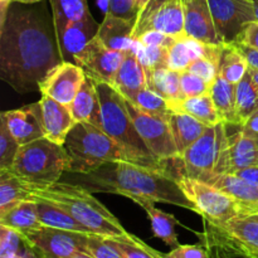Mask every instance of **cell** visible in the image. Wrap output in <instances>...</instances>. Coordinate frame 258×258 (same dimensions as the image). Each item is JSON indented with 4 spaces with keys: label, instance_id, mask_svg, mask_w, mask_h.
Returning <instances> with one entry per match:
<instances>
[{
    "label": "cell",
    "instance_id": "obj_1",
    "mask_svg": "<svg viewBox=\"0 0 258 258\" xmlns=\"http://www.w3.org/2000/svg\"><path fill=\"white\" fill-rule=\"evenodd\" d=\"M62 62L47 25L34 10L10 5L0 24V77L18 93L39 91L45 76Z\"/></svg>",
    "mask_w": 258,
    "mask_h": 258
},
{
    "label": "cell",
    "instance_id": "obj_2",
    "mask_svg": "<svg viewBox=\"0 0 258 258\" xmlns=\"http://www.w3.org/2000/svg\"><path fill=\"white\" fill-rule=\"evenodd\" d=\"M71 174L70 183L83 186L91 193L118 194L134 202L150 201L181 207L198 213L193 202L168 170L148 168L126 160L112 161L86 174Z\"/></svg>",
    "mask_w": 258,
    "mask_h": 258
},
{
    "label": "cell",
    "instance_id": "obj_3",
    "mask_svg": "<svg viewBox=\"0 0 258 258\" xmlns=\"http://www.w3.org/2000/svg\"><path fill=\"white\" fill-rule=\"evenodd\" d=\"M30 189L34 198L50 202L64 209L76 221L96 236L103 238L127 237L128 233L121 222L92 196L90 190L70 181H58L42 189Z\"/></svg>",
    "mask_w": 258,
    "mask_h": 258
},
{
    "label": "cell",
    "instance_id": "obj_4",
    "mask_svg": "<svg viewBox=\"0 0 258 258\" xmlns=\"http://www.w3.org/2000/svg\"><path fill=\"white\" fill-rule=\"evenodd\" d=\"M101 102V128L122 149L126 160L148 168L168 170L141 139L127 110L126 98L115 86L95 81Z\"/></svg>",
    "mask_w": 258,
    "mask_h": 258
},
{
    "label": "cell",
    "instance_id": "obj_5",
    "mask_svg": "<svg viewBox=\"0 0 258 258\" xmlns=\"http://www.w3.org/2000/svg\"><path fill=\"white\" fill-rule=\"evenodd\" d=\"M70 161L64 145L43 138L20 146L9 170L29 188L42 189L58 183L68 171Z\"/></svg>",
    "mask_w": 258,
    "mask_h": 258
},
{
    "label": "cell",
    "instance_id": "obj_6",
    "mask_svg": "<svg viewBox=\"0 0 258 258\" xmlns=\"http://www.w3.org/2000/svg\"><path fill=\"white\" fill-rule=\"evenodd\" d=\"M64 148L71 160L67 173L86 174L107 163L126 160L117 143L102 128L88 122H77L73 126Z\"/></svg>",
    "mask_w": 258,
    "mask_h": 258
},
{
    "label": "cell",
    "instance_id": "obj_7",
    "mask_svg": "<svg viewBox=\"0 0 258 258\" xmlns=\"http://www.w3.org/2000/svg\"><path fill=\"white\" fill-rule=\"evenodd\" d=\"M175 179L184 194L197 207L198 214L213 228H222L233 218L241 217V209L237 202L221 189L189 178L181 171H179Z\"/></svg>",
    "mask_w": 258,
    "mask_h": 258
},
{
    "label": "cell",
    "instance_id": "obj_8",
    "mask_svg": "<svg viewBox=\"0 0 258 258\" xmlns=\"http://www.w3.org/2000/svg\"><path fill=\"white\" fill-rule=\"evenodd\" d=\"M127 110L138 128L141 139L160 163L165 164L169 160H178L179 156L168 118L149 115L139 110L130 101L126 100Z\"/></svg>",
    "mask_w": 258,
    "mask_h": 258
},
{
    "label": "cell",
    "instance_id": "obj_9",
    "mask_svg": "<svg viewBox=\"0 0 258 258\" xmlns=\"http://www.w3.org/2000/svg\"><path fill=\"white\" fill-rule=\"evenodd\" d=\"M90 236L43 226L24 237L38 258H67L77 253H87Z\"/></svg>",
    "mask_w": 258,
    "mask_h": 258
},
{
    "label": "cell",
    "instance_id": "obj_10",
    "mask_svg": "<svg viewBox=\"0 0 258 258\" xmlns=\"http://www.w3.org/2000/svg\"><path fill=\"white\" fill-rule=\"evenodd\" d=\"M146 32H161L174 37L185 34L183 0H149L139 12L134 39Z\"/></svg>",
    "mask_w": 258,
    "mask_h": 258
},
{
    "label": "cell",
    "instance_id": "obj_11",
    "mask_svg": "<svg viewBox=\"0 0 258 258\" xmlns=\"http://www.w3.org/2000/svg\"><path fill=\"white\" fill-rule=\"evenodd\" d=\"M218 159L216 126H208L203 135L180 155L183 173L186 176L207 184L216 180V165Z\"/></svg>",
    "mask_w": 258,
    "mask_h": 258
},
{
    "label": "cell",
    "instance_id": "obj_12",
    "mask_svg": "<svg viewBox=\"0 0 258 258\" xmlns=\"http://www.w3.org/2000/svg\"><path fill=\"white\" fill-rule=\"evenodd\" d=\"M216 29L224 44L233 43L244 25L256 20L253 0H208Z\"/></svg>",
    "mask_w": 258,
    "mask_h": 258
},
{
    "label": "cell",
    "instance_id": "obj_13",
    "mask_svg": "<svg viewBox=\"0 0 258 258\" xmlns=\"http://www.w3.org/2000/svg\"><path fill=\"white\" fill-rule=\"evenodd\" d=\"M125 53L107 48L96 35L76 57L75 63L95 81L113 85L116 73L125 58Z\"/></svg>",
    "mask_w": 258,
    "mask_h": 258
},
{
    "label": "cell",
    "instance_id": "obj_14",
    "mask_svg": "<svg viewBox=\"0 0 258 258\" xmlns=\"http://www.w3.org/2000/svg\"><path fill=\"white\" fill-rule=\"evenodd\" d=\"M86 78V73L78 64L62 62L55 66L39 85L42 96H48L63 105L70 106Z\"/></svg>",
    "mask_w": 258,
    "mask_h": 258
},
{
    "label": "cell",
    "instance_id": "obj_15",
    "mask_svg": "<svg viewBox=\"0 0 258 258\" xmlns=\"http://www.w3.org/2000/svg\"><path fill=\"white\" fill-rule=\"evenodd\" d=\"M0 120L22 146L45 138L39 101L22 108L3 111Z\"/></svg>",
    "mask_w": 258,
    "mask_h": 258
},
{
    "label": "cell",
    "instance_id": "obj_16",
    "mask_svg": "<svg viewBox=\"0 0 258 258\" xmlns=\"http://www.w3.org/2000/svg\"><path fill=\"white\" fill-rule=\"evenodd\" d=\"M184 33L206 44H224L216 29L208 0H183Z\"/></svg>",
    "mask_w": 258,
    "mask_h": 258
},
{
    "label": "cell",
    "instance_id": "obj_17",
    "mask_svg": "<svg viewBox=\"0 0 258 258\" xmlns=\"http://www.w3.org/2000/svg\"><path fill=\"white\" fill-rule=\"evenodd\" d=\"M98 29L100 24L91 13L83 19L68 24L66 29L55 37L62 60L75 63L76 57L97 35Z\"/></svg>",
    "mask_w": 258,
    "mask_h": 258
},
{
    "label": "cell",
    "instance_id": "obj_18",
    "mask_svg": "<svg viewBox=\"0 0 258 258\" xmlns=\"http://www.w3.org/2000/svg\"><path fill=\"white\" fill-rule=\"evenodd\" d=\"M39 103L42 108L45 138L58 145H64L68 134L77 123L73 117L71 107L48 96H42Z\"/></svg>",
    "mask_w": 258,
    "mask_h": 258
},
{
    "label": "cell",
    "instance_id": "obj_19",
    "mask_svg": "<svg viewBox=\"0 0 258 258\" xmlns=\"http://www.w3.org/2000/svg\"><path fill=\"white\" fill-rule=\"evenodd\" d=\"M227 237L239 251L248 258H258V218L256 216L237 217L222 228Z\"/></svg>",
    "mask_w": 258,
    "mask_h": 258
},
{
    "label": "cell",
    "instance_id": "obj_20",
    "mask_svg": "<svg viewBox=\"0 0 258 258\" xmlns=\"http://www.w3.org/2000/svg\"><path fill=\"white\" fill-rule=\"evenodd\" d=\"M231 196L241 209V217L258 216V186L246 183L234 174L218 175L213 184Z\"/></svg>",
    "mask_w": 258,
    "mask_h": 258
},
{
    "label": "cell",
    "instance_id": "obj_21",
    "mask_svg": "<svg viewBox=\"0 0 258 258\" xmlns=\"http://www.w3.org/2000/svg\"><path fill=\"white\" fill-rule=\"evenodd\" d=\"M136 20L123 19L115 15L106 14L103 22L100 24L97 37L107 48L113 50L126 52L133 49L135 40L134 29Z\"/></svg>",
    "mask_w": 258,
    "mask_h": 258
},
{
    "label": "cell",
    "instance_id": "obj_22",
    "mask_svg": "<svg viewBox=\"0 0 258 258\" xmlns=\"http://www.w3.org/2000/svg\"><path fill=\"white\" fill-rule=\"evenodd\" d=\"M72 115L77 122H88L101 128V102L93 78L86 75L73 102L70 105Z\"/></svg>",
    "mask_w": 258,
    "mask_h": 258
},
{
    "label": "cell",
    "instance_id": "obj_23",
    "mask_svg": "<svg viewBox=\"0 0 258 258\" xmlns=\"http://www.w3.org/2000/svg\"><path fill=\"white\" fill-rule=\"evenodd\" d=\"M126 100H131L136 92L148 87L145 68L143 67L135 50H126L122 64L116 73L113 85Z\"/></svg>",
    "mask_w": 258,
    "mask_h": 258
},
{
    "label": "cell",
    "instance_id": "obj_24",
    "mask_svg": "<svg viewBox=\"0 0 258 258\" xmlns=\"http://www.w3.org/2000/svg\"><path fill=\"white\" fill-rule=\"evenodd\" d=\"M168 122L178 149L179 156L186 150L190 145H193L199 138L204 134L208 126L198 121L189 113L180 112V111L171 110L168 116Z\"/></svg>",
    "mask_w": 258,
    "mask_h": 258
},
{
    "label": "cell",
    "instance_id": "obj_25",
    "mask_svg": "<svg viewBox=\"0 0 258 258\" xmlns=\"http://www.w3.org/2000/svg\"><path fill=\"white\" fill-rule=\"evenodd\" d=\"M229 154H231V173L258 165V145L253 134L247 133L239 126L238 130L229 136Z\"/></svg>",
    "mask_w": 258,
    "mask_h": 258
},
{
    "label": "cell",
    "instance_id": "obj_26",
    "mask_svg": "<svg viewBox=\"0 0 258 258\" xmlns=\"http://www.w3.org/2000/svg\"><path fill=\"white\" fill-rule=\"evenodd\" d=\"M0 224L19 232L23 236H27L30 232L42 228L43 224L39 219L37 201L34 197L22 202L18 206L13 207L7 213L2 214Z\"/></svg>",
    "mask_w": 258,
    "mask_h": 258
},
{
    "label": "cell",
    "instance_id": "obj_27",
    "mask_svg": "<svg viewBox=\"0 0 258 258\" xmlns=\"http://www.w3.org/2000/svg\"><path fill=\"white\" fill-rule=\"evenodd\" d=\"M209 95L219 113V117L227 125L241 126L236 110V85L218 75L209 88Z\"/></svg>",
    "mask_w": 258,
    "mask_h": 258
},
{
    "label": "cell",
    "instance_id": "obj_28",
    "mask_svg": "<svg viewBox=\"0 0 258 258\" xmlns=\"http://www.w3.org/2000/svg\"><path fill=\"white\" fill-rule=\"evenodd\" d=\"M139 206L146 212L149 221L151 223L154 237L161 239L166 246L175 248L179 246L178 233H176V226L179 221L170 213L160 211L154 206V202L140 201L138 202Z\"/></svg>",
    "mask_w": 258,
    "mask_h": 258
},
{
    "label": "cell",
    "instance_id": "obj_29",
    "mask_svg": "<svg viewBox=\"0 0 258 258\" xmlns=\"http://www.w3.org/2000/svg\"><path fill=\"white\" fill-rule=\"evenodd\" d=\"M168 103L173 111L189 113L207 126H216L222 121L209 92L196 96V97H189L185 100H178Z\"/></svg>",
    "mask_w": 258,
    "mask_h": 258
},
{
    "label": "cell",
    "instance_id": "obj_30",
    "mask_svg": "<svg viewBox=\"0 0 258 258\" xmlns=\"http://www.w3.org/2000/svg\"><path fill=\"white\" fill-rule=\"evenodd\" d=\"M32 198L29 186L24 181L10 170H0V216Z\"/></svg>",
    "mask_w": 258,
    "mask_h": 258
},
{
    "label": "cell",
    "instance_id": "obj_31",
    "mask_svg": "<svg viewBox=\"0 0 258 258\" xmlns=\"http://www.w3.org/2000/svg\"><path fill=\"white\" fill-rule=\"evenodd\" d=\"M37 201L38 214L39 219L44 227H50V228L64 229V231L81 232V233L92 234L83 224L76 221L70 213L62 209L60 207L50 203V202L43 201V199L34 198Z\"/></svg>",
    "mask_w": 258,
    "mask_h": 258
},
{
    "label": "cell",
    "instance_id": "obj_32",
    "mask_svg": "<svg viewBox=\"0 0 258 258\" xmlns=\"http://www.w3.org/2000/svg\"><path fill=\"white\" fill-rule=\"evenodd\" d=\"M148 87L165 98L168 102L179 100L180 95V72L170 68L145 70Z\"/></svg>",
    "mask_w": 258,
    "mask_h": 258
},
{
    "label": "cell",
    "instance_id": "obj_33",
    "mask_svg": "<svg viewBox=\"0 0 258 258\" xmlns=\"http://www.w3.org/2000/svg\"><path fill=\"white\" fill-rule=\"evenodd\" d=\"M55 37L66 29L68 24L83 19L90 14L87 0H50Z\"/></svg>",
    "mask_w": 258,
    "mask_h": 258
},
{
    "label": "cell",
    "instance_id": "obj_34",
    "mask_svg": "<svg viewBox=\"0 0 258 258\" xmlns=\"http://www.w3.org/2000/svg\"><path fill=\"white\" fill-rule=\"evenodd\" d=\"M236 110L241 125L258 111V87L249 72L236 85Z\"/></svg>",
    "mask_w": 258,
    "mask_h": 258
},
{
    "label": "cell",
    "instance_id": "obj_35",
    "mask_svg": "<svg viewBox=\"0 0 258 258\" xmlns=\"http://www.w3.org/2000/svg\"><path fill=\"white\" fill-rule=\"evenodd\" d=\"M249 70V64L242 53L233 44H224L219 60L218 75L228 82L237 85Z\"/></svg>",
    "mask_w": 258,
    "mask_h": 258
},
{
    "label": "cell",
    "instance_id": "obj_36",
    "mask_svg": "<svg viewBox=\"0 0 258 258\" xmlns=\"http://www.w3.org/2000/svg\"><path fill=\"white\" fill-rule=\"evenodd\" d=\"M123 258H165V254L149 247L134 234L127 237L105 238Z\"/></svg>",
    "mask_w": 258,
    "mask_h": 258
},
{
    "label": "cell",
    "instance_id": "obj_37",
    "mask_svg": "<svg viewBox=\"0 0 258 258\" xmlns=\"http://www.w3.org/2000/svg\"><path fill=\"white\" fill-rule=\"evenodd\" d=\"M127 101H130L139 110L149 113V115L168 118V116L171 112L168 101L149 87H145L139 91V92H136L134 97Z\"/></svg>",
    "mask_w": 258,
    "mask_h": 258
},
{
    "label": "cell",
    "instance_id": "obj_38",
    "mask_svg": "<svg viewBox=\"0 0 258 258\" xmlns=\"http://www.w3.org/2000/svg\"><path fill=\"white\" fill-rule=\"evenodd\" d=\"M133 49L135 50L139 58V62L143 64L145 70H156V68L168 67V48L164 47H150V45L141 44L139 40H135Z\"/></svg>",
    "mask_w": 258,
    "mask_h": 258
},
{
    "label": "cell",
    "instance_id": "obj_39",
    "mask_svg": "<svg viewBox=\"0 0 258 258\" xmlns=\"http://www.w3.org/2000/svg\"><path fill=\"white\" fill-rule=\"evenodd\" d=\"M20 144L0 120V170H9L19 153Z\"/></svg>",
    "mask_w": 258,
    "mask_h": 258
},
{
    "label": "cell",
    "instance_id": "obj_40",
    "mask_svg": "<svg viewBox=\"0 0 258 258\" xmlns=\"http://www.w3.org/2000/svg\"><path fill=\"white\" fill-rule=\"evenodd\" d=\"M211 86L198 77L197 75L191 73L190 71H183L180 72V95L179 100H185L189 97L204 95L209 92Z\"/></svg>",
    "mask_w": 258,
    "mask_h": 258
},
{
    "label": "cell",
    "instance_id": "obj_41",
    "mask_svg": "<svg viewBox=\"0 0 258 258\" xmlns=\"http://www.w3.org/2000/svg\"><path fill=\"white\" fill-rule=\"evenodd\" d=\"M87 253L95 258H123L103 237L91 234L87 242Z\"/></svg>",
    "mask_w": 258,
    "mask_h": 258
},
{
    "label": "cell",
    "instance_id": "obj_42",
    "mask_svg": "<svg viewBox=\"0 0 258 258\" xmlns=\"http://www.w3.org/2000/svg\"><path fill=\"white\" fill-rule=\"evenodd\" d=\"M188 71L201 77L211 86L218 77V63L209 58H199L189 66Z\"/></svg>",
    "mask_w": 258,
    "mask_h": 258
},
{
    "label": "cell",
    "instance_id": "obj_43",
    "mask_svg": "<svg viewBox=\"0 0 258 258\" xmlns=\"http://www.w3.org/2000/svg\"><path fill=\"white\" fill-rule=\"evenodd\" d=\"M107 14L123 18V19L136 20L139 14L136 0H110Z\"/></svg>",
    "mask_w": 258,
    "mask_h": 258
},
{
    "label": "cell",
    "instance_id": "obj_44",
    "mask_svg": "<svg viewBox=\"0 0 258 258\" xmlns=\"http://www.w3.org/2000/svg\"><path fill=\"white\" fill-rule=\"evenodd\" d=\"M165 258H211L206 248L197 244H179L165 254Z\"/></svg>",
    "mask_w": 258,
    "mask_h": 258
},
{
    "label": "cell",
    "instance_id": "obj_45",
    "mask_svg": "<svg viewBox=\"0 0 258 258\" xmlns=\"http://www.w3.org/2000/svg\"><path fill=\"white\" fill-rule=\"evenodd\" d=\"M178 37H174V35L165 34V33L161 32H146L143 35L138 38L136 40L141 43L144 45H150V47H164L168 48L175 42V39Z\"/></svg>",
    "mask_w": 258,
    "mask_h": 258
},
{
    "label": "cell",
    "instance_id": "obj_46",
    "mask_svg": "<svg viewBox=\"0 0 258 258\" xmlns=\"http://www.w3.org/2000/svg\"><path fill=\"white\" fill-rule=\"evenodd\" d=\"M233 43H238V44L258 50V20H253L244 25L241 34Z\"/></svg>",
    "mask_w": 258,
    "mask_h": 258
},
{
    "label": "cell",
    "instance_id": "obj_47",
    "mask_svg": "<svg viewBox=\"0 0 258 258\" xmlns=\"http://www.w3.org/2000/svg\"><path fill=\"white\" fill-rule=\"evenodd\" d=\"M233 174L243 181H246V183L258 186V165H252L248 166V168L241 169V170H237Z\"/></svg>",
    "mask_w": 258,
    "mask_h": 258
},
{
    "label": "cell",
    "instance_id": "obj_48",
    "mask_svg": "<svg viewBox=\"0 0 258 258\" xmlns=\"http://www.w3.org/2000/svg\"><path fill=\"white\" fill-rule=\"evenodd\" d=\"M231 44H233L234 47L242 53V55H243V57L247 59V62H248L249 67L254 68V70H258V50L257 49H252V48L238 44V43H231Z\"/></svg>",
    "mask_w": 258,
    "mask_h": 258
},
{
    "label": "cell",
    "instance_id": "obj_49",
    "mask_svg": "<svg viewBox=\"0 0 258 258\" xmlns=\"http://www.w3.org/2000/svg\"><path fill=\"white\" fill-rule=\"evenodd\" d=\"M241 127L244 131H247V133L258 135V113H254L253 116H251L243 125H241Z\"/></svg>",
    "mask_w": 258,
    "mask_h": 258
},
{
    "label": "cell",
    "instance_id": "obj_50",
    "mask_svg": "<svg viewBox=\"0 0 258 258\" xmlns=\"http://www.w3.org/2000/svg\"><path fill=\"white\" fill-rule=\"evenodd\" d=\"M13 3H15V0H0V24L5 22V18Z\"/></svg>",
    "mask_w": 258,
    "mask_h": 258
},
{
    "label": "cell",
    "instance_id": "obj_51",
    "mask_svg": "<svg viewBox=\"0 0 258 258\" xmlns=\"http://www.w3.org/2000/svg\"><path fill=\"white\" fill-rule=\"evenodd\" d=\"M97 2V7L100 8L101 12L103 14H107L108 8H110V0H96Z\"/></svg>",
    "mask_w": 258,
    "mask_h": 258
},
{
    "label": "cell",
    "instance_id": "obj_52",
    "mask_svg": "<svg viewBox=\"0 0 258 258\" xmlns=\"http://www.w3.org/2000/svg\"><path fill=\"white\" fill-rule=\"evenodd\" d=\"M248 72H249V75H251V77H252V80H253V82L256 83V86L258 87V70H254V68L249 67Z\"/></svg>",
    "mask_w": 258,
    "mask_h": 258
},
{
    "label": "cell",
    "instance_id": "obj_53",
    "mask_svg": "<svg viewBox=\"0 0 258 258\" xmlns=\"http://www.w3.org/2000/svg\"><path fill=\"white\" fill-rule=\"evenodd\" d=\"M148 3H149V0H136V5H138V12L143 10L144 7H145V5L148 4Z\"/></svg>",
    "mask_w": 258,
    "mask_h": 258
},
{
    "label": "cell",
    "instance_id": "obj_54",
    "mask_svg": "<svg viewBox=\"0 0 258 258\" xmlns=\"http://www.w3.org/2000/svg\"><path fill=\"white\" fill-rule=\"evenodd\" d=\"M42 0H15V3H20V4H34V3H39Z\"/></svg>",
    "mask_w": 258,
    "mask_h": 258
},
{
    "label": "cell",
    "instance_id": "obj_55",
    "mask_svg": "<svg viewBox=\"0 0 258 258\" xmlns=\"http://www.w3.org/2000/svg\"><path fill=\"white\" fill-rule=\"evenodd\" d=\"M67 258H95V257H92L91 254H88V253H77V254H75V256H71Z\"/></svg>",
    "mask_w": 258,
    "mask_h": 258
},
{
    "label": "cell",
    "instance_id": "obj_56",
    "mask_svg": "<svg viewBox=\"0 0 258 258\" xmlns=\"http://www.w3.org/2000/svg\"><path fill=\"white\" fill-rule=\"evenodd\" d=\"M253 9H254V17L258 20V0H253Z\"/></svg>",
    "mask_w": 258,
    "mask_h": 258
},
{
    "label": "cell",
    "instance_id": "obj_57",
    "mask_svg": "<svg viewBox=\"0 0 258 258\" xmlns=\"http://www.w3.org/2000/svg\"><path fill=\"white\" fill-rule=\"evenodd\" d=\"M253 135H254V134H253ZM254 136H256V139H257V145H258V135H254Z\"/></svg>",
    "mask_w": 258,
    "mask_h": 258
},
{
    "label": "cell",
    "instance_id": "obj_58",
    "mask_svg": "<svg viewBox=\"0 0 258 258\" xmlns=\"http://www.w3.org/2000/svg\"><path fill=\"white\" fill-rule=\"evenodd\" d=\"M256 113H258V111H257V112H256Z\"/></svg>",
    "mask_w": 258,
    "mask_h": 258
},
{
    "label": "cell",
    "instance_id": "obj_59",
    "mask_svg": "<svg viewBox=\"0 0 258 258\" xmlns=\"http://www.w3.org/2000/svg\"><path fill=\"white\" fill-rule=\"evenodd\" d=\"M256 217H257V218H258V216H256Z\"/></svg>",
    "mask_w": 258,
    "mask_h": 258
}]
</instances>
